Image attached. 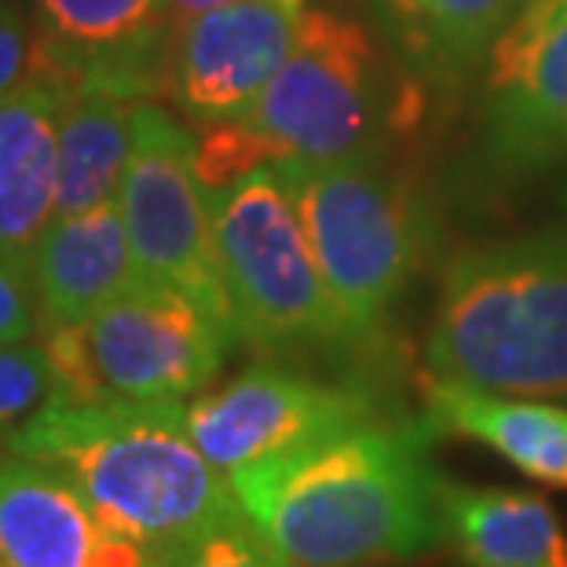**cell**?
Returning a JSON list of instances; mask_svg holds the SVG:
<instances>
[{
	"label": "cell",
	"instance_id": "cell-9",
	"mask_svg": "<svg viewBox=\"0 0 567 567\" xmlns=\"http://www.w3.org/2000/svg\"><path fill=\"white\" fill-rule=\"evenodd\" d=\"M480 84L484 158L509 179L567 184V0H527Z\"/></svg>",
	"mask_w": 567,
	"mask_h": 567
},
{
	"label": "cell",
	"instance_id": "cell-1",
	"mask_svg": "<svg viewBox=\"0 0 567 567\" xmlns=\"http://www.w3.org/2000/svg\"><path fill=\"white\" fill-rule=\"evenodd\" d=\"M436 429L373 414L231 473L243 513L293 567H400L440 542Z\"/></svg>",
	"mask_w": 567,
	"mask_h": 567
},
{
	"label": "cell",
	"instance_id": "cell-22",
	"mask_svg": "<svg viewBox=\"0 0 567 567\" xmlns=\"http://www.w3.org/2000/svg\"><path fill=\"white\" fill-rule=\"evenodd\" d=\"M41 333V300L27 252L0 246V344Z\"/></svg>",
	"mask_w": 567,
	"mask_h": 567
},
{
	"label": "cell",
	"instance_id": "cell-13",
	"mask_svg": "<svg viewBox=\"0 0 567 567\" xmlns=\"http://www.w3.org/2000/svg\"><path fill=\"white\" fill-rule=\"evenodd\" d=\"M0 567H158L84 494L33 457H0Z\"/></svg>",
	"mask_w": 567,
	"mask_h": 567
},
{
	"label": "cell",
	"instance_id": "cell-20",
	"mask_svg": "<svg viewBox=\"0 0 567 567\" xmlns=\"http://www.w3.org/2000/svg\"><path fill=\"white\" fill-rule=\"evenodd\" d=\"M154 564L158 567H293L260 535L257 524L246 513L154 553Z\"/></svg>",
	"mask_w": 567,
	"mask_h": 567
},
{
	"label": "cell",
	"instance_id": "cell-24",
	"mask_svg": "<svg viewBox=\"0 0 567 567\" xmlns=\"http://www.w3.org/2000/svg\"><path fill=\"white\" fill-rule=\"evenodd\" d=\"M220 4H235V0H173V22H184L190 16H202V11L220 8ZM286 4L305 8V0H286Z\"/></svg>",
	"mask_w": 567,
	"mask_h": 567
},
{
	"label": "cell",
	"instance_id": "cell-7",
	"mask_svg": "<svg viewBox=\"0 0 567 567\" xmlns=\"http://www.w3.org/2000/svg\"><path fill=\"white\" fill-rule=\"evenodd\" d=\"M52 395L70 403H184L224 367L238 333L179 289L140 279L81 322L44 326Z\"/></svg>",
	"mask_w": 567,
	"mask_h": 567
},
{
	"label": "cell",
	"instance_id": "cell-8",
	"mask_svg": "<svg viewBox=\"0 0 567 567\" xmlns=\"http://www.w3.org/2000/svg\"><path fill=\"white\" fill-rule=\"evenodd\" d=\"M140 271L187 293L216 322L238 333L213 235V190L198 173V136L143 100L132 114V154L117 187Z\"/></svg>",
	"mask_w": 567,
	"mask_h": 567
},
{
	"label": "cell",
	"instance_id": "cell-15",
	"mask_svg": "<svg viewBox=\"0 0 567 567\" xmlns=\"http://www.w3.org/2000/svg\"><path fill=\"white\" fill-rule=\"evenodd\" d=\"M44 326L81 322L147 275L128 243L117 202L63 213L44 227L30 252Z\"/></svg>",
	"mask_w": 567,
	"mask_h": 567
},
{
	"label": "cell",
	"instance_id": "cell-6",
	"mask_svg": "<svg viewBox=\"0 0 567 567\" xmlns=\"http://www.w3.org/2000/svg\"><path fill=\"white\" fill-rule=\"evenodd\" d=\"M410 92L352 16L311 8L300 19L286 63L246 117H235L264 162H337L384 147L389 132L414 117Z\"/></svg>",
	"mask_w": 567,
	"mask_h": 567
},
{
	"label": "cell",
	"instance_id": "cell-16",
	"mask_svg": "<svg viewBox=\"0 0 567 567\" xmlns=\"http://www.w3.org/2000/svg\"><path fill=\"white\" fill-rule=\"evenodd\" d=\"M527 0H370L395 66L417 89L457 95Z\"/></svg>",
	"mask_w": 567,
	"mask_h": 567
},
{
	"label": "cell",
	"instance_id": "cell-5",
	"mask_svg": "<svg viewBox=\"0 0 567 567\" xmlns=\"http://www.w3.org/2000/svg\"><path fill=\"white\" fill-rule=\"evenodd\" d=\"M213 235L238 341L257 352H363L275 162L213 190Z\"/></svg>",
	"mask_w": 567,
	"mask_h": 567
},
{
	"label": "cell",
	"instance_id": "cell-19",
	"mask_svg": "<svg viewBox=\"0 0 567 567\" xmlns=\"http://www.w3.org/2000/svg\"><path fill=\"white\" fill-rule=\"evenodd\" d=\"M132 114L136 103L125 95L89 84H63L55 216L117 198L132 154Z\"/></svg>",
	"mask_w": 567,
	"mask_h": 567
},
{
	"label": "cell",
	"instance_id": "cell-21",
	"mask_svg": "<svg viewBox=\"0 0 567 567\" xmlns=\"http://www.w3.org/2000/svg\"><path fill=\"white\" fill-rule=\"evenodd\" d=\"M52 395V363L44 344H0V446L44 406Z\"/></svg>",
	"mask_w": 567,
	"mask_h": 567
},
{
	"label": "cell",
	"instance_id": "cell-2",
	"mask_svg": "<svg viewBox=\"0 0 567 567\" xmlns=\"http://www.w3.org/2000/svg\"><path fill=\"white\" fill-rule=\"evenodd\" d=\"M74 484L114 530L162 553L243 513L231 476L190 440L184 403H70L44 406L8 443Z\"/></svg>",
	"mask_w": 567,
	"mask_h": 567
},
{
	"label": "cell",
	"instance_id": "cell-11",
	"mask_svg": "<svg viewBox=\"0 0 567 567\" xmlns=\"http://www.w3.org/2000/svg\"><path fill=\"white\" fill-rule=\"evenodd\" d=\"M305 11L286 0H235L176 22L165 84L176 111L195 128L246 117L286 63Z\"/></svg>",
	"mask_w": 567,
	"mask_h": 567
},
{
	"label": "cell",
	"instance_id": "cell-4",
	"mask_svg": "<svg viewBox=\"0 0 567 567\" xmlns=\"http://www.w3.org/2000/svg\"><path fill=\"white\" fill-rule=\"evenodd\" d=\"M352 330L370 344L432 252L417 179L373 147L337 162H275Z\"/></svg>",
	"mask_w": 567,
	"mask_h": 567
},
{
	"label": "cell",
	"instance_id": "cell-3",
	"mask_svg": "<svg viewBox=\"0 0 567 567\" xmlns=\"http://www.w3.org/2000/svg\"><path fill=\"white\" fill-rule=\"evenodd\" d=\"M429 373L567 403V227L480 243L443 264Z\"/></svg>",
	"mask_w": 567,
	"mask_h": 567
},
{
	"label": "cell",
	"instance_id": "cell-23",
	"mask_svg": "<svg viewBox=\"0 0 567 567\" xmlns=\"http://www.w3.org/2000/svg\"><path fill=\"white\" fill-rule=\"evenodd\" d=\"M38 66V33L19 4L0 8V100L16 92Z\"/></svg>",
	"mask_w": 567,
	"mask_h": 567
},
{
	"label": "cell",
	"instance_id": "cell-17",
	"mask_svg": "<svg viewBox=\"0 0 567 567\" xmlns=\"http://www.w3.org/2000/svg\"><path fill=\"white\" fill-rule=\"evenodd\" d=\"M440 542L462 567H567V527L538 491L436 480Z\"/></svg>",
	"mask_w": 567,
	"mask_h": 567
},
{
	"label": "cell",
	"instance_id": "cell-10",
	"mask_svg": "<svg viewBox=\"0 0 567 567\" xmlns=\"http://www.w3.org/2000/svg\"><path fill=\"white\" fill-rule=\"evenodd\" d=\"M373 414H384V406L367 384L322 381L289 363H257L184 403L190 440L227 476Z\"/></svg>",
	"mask_w": 567,
	"mask_h": 567
},
{
	"label": "cell",
	"instance_id": "cell-25",
	"mask_svg": "<svg viewBox=\"0 0 567 567\" xmlns=\"http://www.w3.org/2000/svg\"><path fill=\"white\" fill-rule=\"evenodd\" d=\"M8 4H16V0H0V8H8Z\"/></svg>",
	"mask_w": 567,
	"mask_h": 567
},
{
	"label": "cell",
	"instance_id": "cell-12",
	"mask_svg": "<svg viewBox=\"0 0 567 567\" xmlns=\"http://www.w3.org/2000/svg\"><path fill=\"white\" fill-rule=\"evenodd\" d=\"M173 0H38V70L151 100L168 84Z\"/></svg>",
	"mask_w": 567,
	"mask_h": 567
},
{
	"label": "cell",
	"instance_id": "cell-14",
	"mask_svg": "<svg viewBox=\"0 0 567 567\" xmlns=\"http://www.w3.org/2000/svg\"><path fill=\"white\" fill-rule=\"evenodd\" d=\"M436 436L487 446L542 487L567 491V403L530 400L429 373L421 384Z\"/></svg>",
	"mask_w": 567,
	"mask_h": 567
},
{
	"label": "cell",
	"instance_id": "cell-18",
	"mask_svg": "<svg viewBox=\"0 0 567 567\" xmlns=\"http://www.w3.org/2000/svg\"><path fill=\"white\" fill-rule=\"evenodd\" d=\"M63 84L33 74L0 100V246L33 252L55 220Z\"/></svg>",
	"mask_w": 567,
	"mask_h": 567
}]
</instances>
